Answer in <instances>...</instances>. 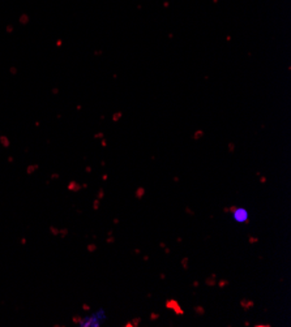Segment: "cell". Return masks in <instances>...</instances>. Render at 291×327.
<instances>
[{"instance_id": "9c48e42d", "label": "cell", "mask_w": 291, "mask_h": 327, "mask_svg": "<svg viewBox=\"0 0 291 327\" xmlns=\"http://www.w3.org/2000/svg\"><path fill=\"white\" fill-rule=\"evenodd\" d=\"M226 284H227V282H226V280H222V282H219V285H222V287H223V285H226Z\"/></svg>"}, {"instance_id": "6da1fadb", "label": "cell", "mask_w": 291, "mask_h": 327, "mask_svg": "<svg viewBox=\"0 0 291 327\" xmlns=\"http://www.w3.org/2000/svg\"><path fill=\"white\" fill-rule=\"evenodd\" d=\"M105 318H106V315H105L103 309H99L90 319L84 321V322L81 323V326H101V321L105 319Z\"/></svg>"}, {"instance_id": "ba28073f", "label": "cell", "mask_w": 291, "mask_h": 327, "mask_svg": "<svg viewBox=\"0 0 291 327\" xmlns=\"http://www.w3.org/2000/svg\"><path fill=\"white\" fill-rule=\"evenodd\" d=\"M216 283H214V280H210V279H208V285H214Z\"/></svg>"}, {"instance_id": "5b68a950", "label": "cell", "mask_w": 291, "mask_h": 327, "mask_svg": "<svg viewBox=\"0 0 291 327\" xmlns=\"http://www.w3.org/2000/svg\"><path fill=\"white\" fill-rule=\"evenodd\" d=\"M136 196H137L138 198H140V197H142V196H144V189H142V188H140V189H138V192H136Z\"/></svg>"}, {"instance_id": "8fae6325", "label": "cell", "mask_w": 291, "mask_h": 327, "mask_svg": "<svg viewBox=\"0 0 291 327\" xmlns=\"http://www.w3.org/2000/svg\"><path fill=\"white\" fill-rule=\"evenodd\" d=\"M249 243H256V239H252L251 237V239H249Z\"/></svg>"}, {"instance_id": "30bf717a", "label": "cell", "mask_w": 291, "mask_h": 327, "mask_svg": "<svg viewBox=\"0 0 291 327\" xmlns=\"http://www.w3.org/2000/svg\"><path fill=\"white\" fill-rule=\"evenodd\" d=\"M140 321H141L140 318H137V319H135V321H133V323H136V325H135V326H137V323H140Z\"/></svg>"}, {"instance_id": "3957f363", "label": "cell", "mask_w": 291, "mask_h": 327, "mask_svg": "<svg viewBox=\"0 0 291 327\" xmlns=\"http://www.w3.org/2000/svg\"><path fill=\"white\" fill-rule=\"evenodd\" d=\"M166 306L169 308V309H174V312H175L176 314H180V315L183 314L182 308L179 306V304L176 302L175 300H170V301H167V302H166Z\"/></svg>"}, {"instance_id": "8992f818", "label": "cell", "mask_w": 291, "mask_h": 327, "mask_svg": "<svg viewBox=\"0 0 291 327\" xmlns=\"http://www.w3.org/2000/svg\"><path fill=\"white\" fill-rule=\"evenodd\" d=\"M187 262H188V259H187V258L183 259V266H184V269H188V266H187Z\"/></svg>"}, {"instance_id": "52a82bcc", "label": "cell", "mask_w": 291, "mask_h": 327, "mask_svg": "<svg viewBox=\"0 0 291 327\" xmlns=\"http://www.w3.org/2000/svg\"><path fill=\"white\" fill-rule=\"evenodd\" d=\"M196 312L202 314V313H204V309H202V308H198V306H197V308H196Z\"/></svg>"}, {"instance_id": "7a4b0ae2", "label": "cell", "mask_w": 291, "mask_h": 327, "mask_svg": "<svg viewBox=\"0 0 291 327\" xmlns=\"http://www.w3.org/2000/svg\"><path fill=\"white\" fill-rule=\"evenodd\" d=\"M232 218L238 223H248V211L244 207H235L232 210Z\"/></svg>"}, {"instance_id": "277c9868", "label": "cell", "mask_w": 291, "mask_h": 327, "mask_svg": "<svg viewBox=\"0 0 291 327\" xmlns=\"http://www.w3.org/2000/svg\"><path fill=\"white\" fill-rule=\"evenodd\" d=\"M240 304H242V306L244 308V309H248V308L253 306V302H252V301H245V300H243Z\"/></svg>"}]
</instances>
